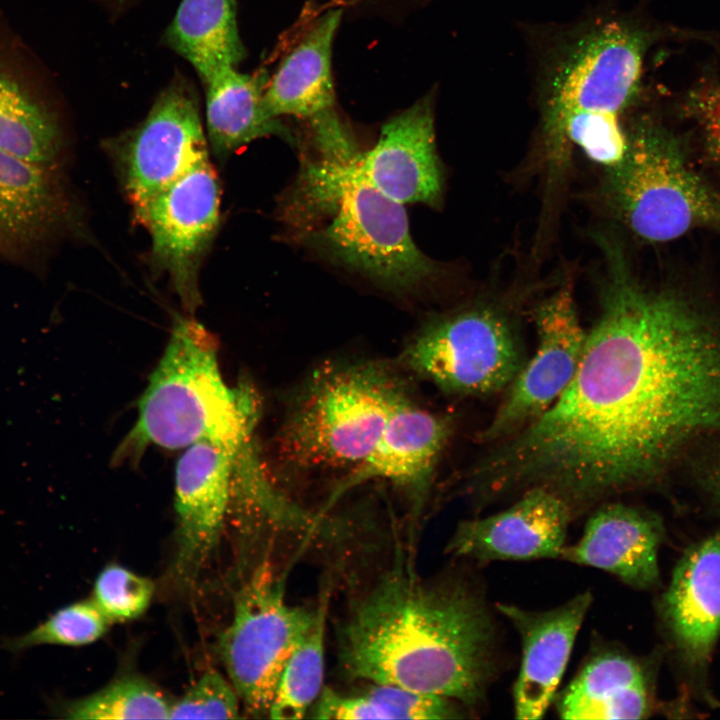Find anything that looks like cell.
I'll return each instance as SVG.
<instances>
[{
	"mask_svg": "<svg viewBox=\"0 0 720 720\" xmlns=\"http://www.w3.org/2000/svg\"><path fill=\"white\" fill-rule=\"evenodd\" d=\"M610 276L577 371L537 419L476 466L482 502L545 488L574 517L656 480L690 441L720 432V327L693 300Z\"/></svg>",
	"mask_w": 720,
	"mask_h": 720,
	"instance_id": "6da1fadb",
	"label": "cell"
},
{
	"mask_svg": "<svg viewBox=\"0 0 720 720\" xmlns=\"http://www.w3.org/2000/svg\"><path fill=\"white\" fill-rule=\"evenodd\" d=\"M337 639L349 678L449 698L470 712L486 706L504 664L480 586L462 576L424 579L403 562L353 602Z\"/></svg>",
	"mask_w": 720,
	"mask_h": 720,
	"instance_id": "7a4b0ae2",
	"label": "cell"
},
{
	"mask_svg": "<svg viewBox=\"0 0 720 720\" xmlns=\"http://www.w3.org/2000/svg\"><path fill=\"white\" fill-rule=\"evenodd\" d=\"M281 216L304 245L394 294L416 292L439 274L414 243L404 204L361 178L348 161L305 159Z\"/></svg>",
	"mask_w": 720,
	"mask_h": 720,
	"instance_id": "3957f363",
	"label": "cell"
},
{
	"mask_svg": "<svg viewBox=\"0 0 720 720\" xmlns=\"http://www.w3.org/2000/svg\"><path fill=\"white\" fill-rule=\"evenodd\" d=\"M216 338L194 319L176 321L166 349L138 402V413L116 458L149 446L186 448L207 440L239 446L254 437L260 413L248 383L229 386L220 371Z\"/></svg>",
	"mask_w": 720,
	"mask_h": 720,
	"instance_id": "277c9868",
	"label": "cell"
},
{
	"mask_svg": "<svg viewBox=\"0 0 720 720\" xmlns=\"http://www.w3.org/2000/svg\"><path fill=\"white\" fill-rule=\"evenodd\" d=\"M407 395L384 364H327L311 375L289 407L280 452L300 469L351 470L371 452Z\"/></svg>",
	"mask_w": 720,
	"mask_h": 720,
	"instance_id": "5b68a950",
	"label": "cell"
},
{
	"mask_svg": "<svg viewBox=\"0 0 720 720\" xmlns=\"http://www.w3.org/2000/svg\"><path fill=\"white\" fill-rule=\"evenodd\" d=\"M627 132L623 158L607 168V204L636 235L674 240L699 226L720 227V195L687 165L678 141L639 124Z\"/></svg>",
	"mask_w": 720,
	"mask_h": 720,
	"instance_id": "8992f818",
	"label": "cell"
},
{
	"mask_svg": "<svg viewBox=\"0 0 720 720\" xmlns=\"http://www.w3.org/2000/svg\"><path fill=\"white\" fill-rule=\"evenodd\" d=\"M400 360L443 392L458 396L502 391L525 363L510 321L482 305L432 316L409 339Z\"/></svg>",
	"mask_w": 720,
	"mask_h": 720,
	"instance_id": "52a82bcc",
	"label": "cell"
},
{
	"mask_svg": "<svg viewBox=\"0 0 720 720\" xmlns=\"http://www.w3.org/2000/svg\"><path fill=\"white\" fill-rule=\"evenodd\" d=\"M313 618L314 610L288 604L285 575H277L268 561L258 565L243 584L219 649L248 715L269 714L283 668Z\"/></svg>",
	"mask_w": 720,
	"mask_h": 720,
	"instance_id": "ba28073f",
	"label": "cell"
},
{
	"mask_svg": "<svg viewBox=\"0 0 720 720\" xmlns=\"http://www.w3.org/2000/svg\"><path fill=\"white\" fill-rule=\"evenodd\" d=\"M151 237L150 261L188 312L201 304L199 272L220 219V186L209 157L134 210Z\"/></svg>",
	"mask_w": 720,
	"mask_h": 720,
	"instance_id": "9c48e42d",
	"label": "cell"
},
{
	"mask_svg": "<svg viewBox=\"0 0 720 720\" xmlns=\"http://www.w3.org/2000/svg\"><path fill=\"white\" fill-rule=\"evenodd\" d=\"M133 210L208 158V142L192 83L176 76L135 128L108 144Z\"/></svg>",
	"mask_w": 720,
	"mask_h": 720,
	"instance_id": "30bf717a",
	"label": "cell"
},
{
	"mask_svg": "<svg viewBox=\"0 0 720 720\" xmlns=\"http://www.w3.org/2000/svg\"><path fill=\"white\" fill-rule=\"evenodd\" d=\"M538 344L506 388V393L480 439L495 444L517 433L547 411L571 383L583 353L582 327L566 284L535 311Z\"/></svg>",
	"mask_w": 720,
	"mask_h": 720,
	"instance_id": "8fae6325",
	"label": "cell"
},
{
	"mask_svg": "<svg viewBox=\"0 0 720 720\" xmlns=\"http://www.w3.org/2000/svg\"><path fill=\"white\" fill-rule=\"evenodd\" d=\"M64 138L47 72L0 15V149L59 168Z\"/></svg>",
	"mask_w": 720,
	"mask_h": 720,
	"instance_id": "7c38bea8",
	"label": "cell"
},
{
	"mask_svg": "<svg viewBox=\"0 0 720 720\" xmlns=\"http://www.w3.org/2000/svg\"><path fill=\"white\" fill-rule=\"evenodd\" d=\"M452 430L448 416L417 405L407 395L390 414L371 452L336 484L317 515L323 517L343 495L375 479L398 487L415 510L422 507Z\"/></svg>",
	"mask_w": 720,
	"mask_h": 720,
	"instance_id": "4fadbf2b",
	"label": "cell"
},
{
	"mask_svg": "<svg viewBox=\"0 0 720 720\" xmlns=\"http://www.w3.org/2000/svg\"><path fill=\"white\" fill-rule=\"evenodd\" d=\"M247 441L239 446L199 441L186 447L177 461L175 571L183 581L196 578L219 543L229 513L235 461Z\"/></svg>",
	"mask_w": 720,
	"mask_h": 720,
	"instance_id": "5bb4252c",
	"label": "cell"
},
{
	"mask_svg": "<svg viewBox=\"0 0 720 720\" xmlns=\"http://www.w3.org/2000/svg\"><path fill=\"white\" fill-rule=\"evenodd\" d=\"M574 518L562 498L533 487L500 512L460 522L446 551L478 563L560 558Z\"/></svg>",
	"mask_w": 720,
	"mask_h": 720,
	"instance_id": "9a60e30c",
	"label": "cell"
},
{
	"mask_svg": "<svg viewBox=\"0 0 720 720\" xmlns=\"http://www.w3.org/2000/svg\"><path fill=\"white\" fill-rule=\"evenodd\" d=\"M593 602L581 592L548 610H528L498 603L496 609L513 625L521 641V664L513 685L515 717H544L556 698L576 637Z\"/></svg>",
	"mask_w": 720,
	"mask_h": 720,
	"instance_id": "2e32d148",
	"label": "cell"
},
{
	"mask_svg": "<svg viewBox=\"0 0 720 720\" xmlns=\"http://www.w3.org/2000/svg\"><path fill=\"white\" fill-rule=\"evenodd\" d=\"M348 162L361 178L397 202L438 207L443 174L430 100L423 98L386 122L375 146Z\"/></svg>",
	"mask_w": 720,
	"mask_h": 720,
	"instance_id": "e0dca14e",
	"label": "cell"
},
{
	"mask_svg": "<svg viewBox=\"0 0 720 720\" xmlns=\"http://www.w3.org/2000/svg\"><path fill=\"white\" fill-rule=\"evenodd\" d=\"M664 536L653 513L622 502L596 506L577 542L560 559L603 570L635 589L659 584L658 550Z\"/></svg>",
	"mask_w": 720,
	"mask_h": 720,
	"instance_id": "ac0fdd59",
	"label": "cell"
},
{
	"mask_svg": "<svg viewBox=\"0 0 720 720\" xmlns=\"http://www.w3.org/2000/svg\"><path fill=\"white\" fill-rule=\"evenodd\" d=\"M71 216L58 168L0 149V254L32 255L62 232Z\"/></svg>",
	"mask_w": 720,
	"mask_h": 720,
	"instance_id": "d6986e66",
	"label": "cell"
},
{
	"mask_svg": "<svg viewBox=\"0 0 720 720\" xmlns=\"http://www.w3.org/2000/svg\"><path fill=\"white\" fill-rule=\"evenodd\" d=\"M660 610L685 661L704 666L720 636V532L683 554Z\"/></svg>",
	"mask_w": 720,
	"mask_h": 720,
	"instance_id": "ffe728a7",
	"label": "cell"
},
{
	"mask_svg": "<svg viewBox=\"0 0 720 720\" xmlns=\"http://www.w3.org/2000/svg\"><path fill=\"white\" fill-rule=\"evenodd\" d=\"M556 697L559 717L570 720L642 719L654 704L648 665L615 645L593 649Z\"/></svg>",
	"mask_w": 720,
	"mask_h": 720,
	"instance_id": "44dd1931",
	"label": "cell"
},
{
	"mask_svg": "<svg viewBox=\"0 0 720 720\" xmlns=\"http://www.w3.org/2000/svg\"><path fill=\"white\" fill-rule=\"evenodd\" d=\"M341 14V10L333 9L321 16L286 56L265 89V105L273 116L301 119L311 133L340 120L335 109L331 54Z\"/></svg>",
	"mask_w": 720,
	"mask_h": 720,
	"instance_id": "7402d4cb",
	"label": "cell"
},
{
	"mask_svg": "<svg viewBox=\"0 0 720 720\" xmlns=\"http://www.w3.org/2000/svg\"><path fill=\"white\" fill-rule=\"evenodd\" d=\"M204 84L208 138L218 155H229L265 136H277L299 146L289 127L265 105L266 73L245 74L227 68Z\"/></svg>",
	"mask_w": 720,
	"mask_h": 720,
	"instance_id": "603a6c76",
	"label": "cell"
},
{
	"mask_svg": "<svg viewBox=\"0 0 720 720\" xmlns=\"http://www.w3.org/2000/svg\"><path fill=\"white\" fill-rule=\"evenodd\" d=\"M165 41L204 83L224 69L236 68L246 56L234 0H182Z\"/></svg>",
	"mask_w": 720,
	"mask_h": 720,
	"instance_id": "cb8c5ba5",
	"label": "cell"
},
{
	"mask_svg": "<svg viewBox=\"0 0 720 720\" xmlns=\"http://www.w3.org/2000/svg\"><path fill=\"white\" fill-rule=\"evenodd\" d=\"M315 704L313 717L329 720L450 719L462 717L463 712V707L449 698L379 683L356 694L326 688Z\"/></svg>",
	"mask_w": 720,
	"mask_h": 720,
	"instance_id": "d4e9b609",
	"label": "cell"
},
{
	"mask_svg": "<svg viewBox=\"0 0 720 720\" xmlns=\"http://www.w3.org/2000/svg\"><path fill=\"white\" fill-rule=\"evenodd\" d=\"M329 595L326 588L314 609L309 629L283 668L269 709L272 719L303 718L323 690Z\"/></svg>",
	"mask_w": 720,
	"mask_h": 720,
	"instance_id": "484cf974",
	"label": "cell"
},
{
	"mask_svg": "<svg viewBox=\"0 0 720 720\" xmlns=\"http://www.w3.org/2000/svg\"><path fill=\"white\" fill-rule=\"evenodd\" d=\"M170 707L152 683L127 676L83 698L55 702L51 711L58 717L73 720L169 719Z\"/></svg>",
	"mask_w": 720,
	"mask_h": 720,
	"instance_id": "4316f807",
	"label": "cell"
},
{
	"mask_svg": "<svg viewBox=\"0 0 720 720\" xmlns=\"http://www.w3.org/2000/svg\"><path fill=\"white\" fill-rule=\"evenodd\" d=\"M112 622L92 598L70 603L28 632L1 639L0 647L14 655L42 645L79 647L100 639Z\"/></svg>",
	"mask_w": 720,
	"mask_h": 720,
	"instance_id": "83f0119b",
	"label": "cell"
},
{
	"mask_svg": "<svg viewBox=\"0 0 720 720\" xmlns=\"http://www.w3.org/2000/svg\"><path fill=\"white\" fill-rule=\"evenodd\" d=\"M154 593L146 577L116 564L106 566L97 576L92 599L112 622H124L142 615Z\"/></svg>",
	"mask_w": 720,
	"mask_h": 720,
	"instance_id": "f1b7e54d",
	"label": "cell"
},
{
	"mask_svg": "<svg viewBox=\"0 0 720 720\" xmlns=\"http://www.w3.org/2000/svg\"><path fill=\"white\" fill-rule=\"evenodd\" d=\"M240 706L230 680L216 670H208L171 704L169 719H237Z\"/></svg>",
	"mask_w": 720,
	"mask_h": 720,
	"instance_id": "f546056e",
	"label": "cell"
},
{
	"mask_svg": "<svg viewBox=\"0 0 720 720\" xmlns=\"http://www.w3.org/2000/svg\"><path fill=\"white\" fill-rule=\"evenodd\" d=\"M695 111L704 130L710 154L720 160V91H708L697 97Z\"/></svg>",
	"mask_w": 720,
	"mask_h": 720,
	"instance_id": "4dcf8cb0",
	"label": "cell"
},
{
	"mask_svg": "<svg viewBox=\"0 0 720 720\" xmlns=\"http://www.w3.org/2000/svg\"><path fill=\"white\" fill-rule=\"evenodd\" d=\"M708 490L720 503V464L715 466L706 477Z\"/></svg>",
	"mask_w": 720,
	"mask_h": 720,
	"instance_id": "1f68e13d",
	"label": "cell"
},
{
	"mask_svg": "<svg viewBox=\"0 0 720 720\" xmlns=\"http://www.w3.org/2000/svg\"><path fill=\"white\" fill-rule=\"evenodd\" d=\"M97 1L106 5L108 8H111V10L121 11L124 7H126L129 4V2L131 0H97Z\"/></svg>",
	"mask_w": 720,
	"mask_h": 720,
	"instance_id": "d6a6232c",
	"label": "cell"
}]
</instances>
